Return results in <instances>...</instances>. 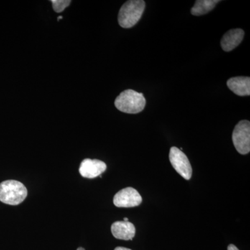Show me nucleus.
Instances as JSON below:
<instances>
[{"mask_svg":"<svg viewBox=\"0 0 250 250\" xmlns=\"http://www.w3.org/2000/svg\"><path fill=\"white\" fill-rule=\"evenodd\" d=\"M146 105V100L143 93L134 90L122 92L115 100V106L119 111L129 114H136L143 111Z\"/></svg>","mask_w":250,"mask_h":250,"instance_id":"nucleus-1","label":"nucleus"},{"mask_svg":"<svg viewBox=\"0 0 250 250\" xmlns=\"http://www.w3.org/2000/svg\"><path fill=\"white\" fill-rule=\"evenodd\" d=\"M146 8L143 0H130L122 6L118 14V23L121 27L128 29L136 25L142 17Z\"/></svg>","mask_w":250,"mask_h":250,"instance_id":"nucleus-2","label":"nucleus"},{"mask_svg":"<svg viewBox=\"0 0 250 250\" xmlns=\"http://www.w3.org/2000/svg\"><path fill=\"white\" fill-rule=\"evenodd\" d=\"M27 196V189L18 181L6 180L0 184V201L6 205H20Z\"/></svg>","mask_w":250,"mask_h":250,"instance_id":"nucleus-3","label":"nucleus"},{"mask_svg":"<svg viewBox=\"0 0 250 250\" xmlns=\"http://www.w3.org/2000/svg\"><path fill=\"white\" fill-rule=\"evenodd\" d=\"M233 146L238 153L243 155L250 152V123L241 121L233 129L232 134Z\"/></svg>","mask_w":250,"mask_h":250,"instance_id":"nucleus-4","label":"nucleus"},{"mask_svg":"<svg viewBox=\"0 0 250 250\" xmlns=\"http://www.w3.org/2000/svg\"><path fill=\"white\" fill-rule=\"evenodd\" d=\"M169 159L174 170L183 178L189 180L192 177V169L187 155L176 147H171Z\"/></svg>","mask_w":250,"mask_h":250,"instance_id":"nucleus-5","label":"nucleus"},{"mask_svg":"<svg viewBox=\"0 0 250 250\" xmlns=\"http://www.w3.org/2000/svg\"><path fill=\"white\" fill-rule=\"evenodd\" d=\"M142 197L139 192L131 187L125 188L117 192L113 197V204L120 208H130L142 203Z\"/></svg>","mask_w":250,"mask_h":250,"instance_id":"nucleus-6","label":"nucleus"},{"mask_svg":"<svg viewBox=\"0 0 250 250\" xmlns=\"http://www.w3.org/2000/svg\"><path fill=\"white\" fill-rule=\"evenodd\" d=\"M106 170V165L98 159H85L81 163L80 173L85 178L93 179L101 175Z\"/></svg>","mask_w":250,"mask_h":250,"instance_id":"nucleus-7","label":"nucleus"},{"mask_svg":"<svg viewBox=\"0 0 250 250\" xmlns=\"http://www.w3.org/2000/svg\"><path fill=\"white\" fill-rule=\"evenodd\" d=\"M111 233L117 239L129 241L136 234L134 224L130 222L118 221L111 225Z\"/></svg>","mask_w":250,"mask_h":250,"instance_id":"nucleus-8","label":"nucleus"},{"mask_svg":"<svg viewBox=\"0 0 250 250\" xmlns=\"http://www.w3.org/2000/svg\"><path fill=\"white\" fill-rule=\"evenodd\" d=\"M245 32L241 29H231L223 36L221 40V46L225 52H230L241 44Z\"/></svg>","mask_w":250,"mask_h":250,"instance_id":"nucleus-9","label":"nucleus"},{"mask_svg":"<svg viewBox=\"0 0 250 250\" xmlns=\"http://www.w3.org/2000/svg\"><path fill=\"white\" fill-rule=\"evenodd\" d=\"M228 88L238 96L250 95V78L249 77H236L229 79L227 82Z\"/></svg>","mask_w":250,"mask_h":250,"instance_id":"nucleus-10","label":"nucleus"},{"mask_svg":"<svg viewBox=\"0 0 250 250\" xmlns=\"http://www.w3.org/2000/svg\"><path fill=\"white\" fill-rule=\"evenodd\" d=\"M219 1V0H197L192 7L191 14L195 16L208 14L214 9Z\"/></svg>","mask_w":250,"mask_h":250,"instance_id":"nucleus-11","label":"nucleus"},{"mask_svg":"<svg viewBox=\"0 0 250 250\" xmlns=\"http://www.w3.org/2000/svg\"><path fill=\"white\" fill-rule=\"evenodd\" d=\"M52 4L56 12L61 13L65 10L71 3L70 0H52Z\"/></svg>","mask_w":250,"mask_h":250,"instance_id":"nucleus-12","label":"nucleus"},{"mask_svg":"<svg viewBox=\"0 0 250 250\" xmlns=\"http://www.w3.org/2000/svg\"><path fill=\"white\" fill-rule=\"evenodd\" d=\"M228 250H239L238 249L236 246H235L234 245L230 244L229 246H228Z\"/></svg>","mask_w":250,"mask_h":250,"instance_id":"nucleus-13","label":"nucleus"},{"mask_svg":"<svg viewBox=\"0 0 250 250\" xmlns=\"http://www.w3.org/2000/svg\"><path fill=\"white\" fill-rule=\"evenodd\" d=\"M114 250H131L129 249V248H123V247H117L116 249Z\"/></svg>","mask_w":250,"mask_h":250,"instance_id":"nucleus-14","label":"nucleus"},{"mask_svg":"<svg viewBox=\"0 0 250 250\" xmlns=\"http://www.w3.org/2000/svg\"><path fill=\"white\" fill-rule=\"evenodd\" d=\"M123 221L128 222V221H129V219H128L127 218H125L124 220H123Z\"/></svg>","mask_w":250,"mask_h":250,"instance_id":"nucleus-15","label":"nucleus"},{"mask_svg":"<svg viewBox=\"0 0 250 250\" xmlns=\"http://www.w3.org/2000/svg\"><path fill=\"white\" fill-rule=\"evenodd\" d=\"M61 19H62V16H59L58 18H57V20H58V21H60Z\"/></svg>","mask_w":250,"mask_h":250,"instance_id":"nucleus-16","label":"nucleus"},{"mask_svg":"<svg viewBox=\"0 0 250 250\" xmlns=\"http://www.w3.org/2000/svg\"><path fill=\"white\" fill-rule=\"evenodd\" d=\"M77 250H85V249L83 248H79Z\"/></svg>","mask_w":250,"mask_h":250,"instance_id":"nucleus-17","label":"nucleus"}]
</instances>
